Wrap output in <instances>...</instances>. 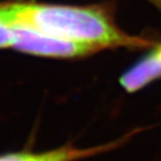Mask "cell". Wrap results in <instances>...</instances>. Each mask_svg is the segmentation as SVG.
<instances>
[{
    "label": "cell",
    "instance_id": "5",
    "mask_svg": "<svg viewBox=\"0 0 161 161\" xmlns=\"http://www.w3.org/2000/svg\"><path fill=\"white\" fill-rule=\"evenodd\" d=\"M149 1H150V3H152L154 6H157V7L161 9V0H149Z\"/></svg>",
    "mask_w": 161,
    "mask_h": 161
},
{
    "label": "cell",
    "instance_id": "2",
    "mask_svg": "<svg viewBox=\"0 0 161 161\" xmlns=\"http://www.w3.org/2000/svg\"><path fill=\"white\" fill-rule=\"evenodd\" d=\"M15 33L14 48L27 54L48 57H80L98 52V48L87 44L76 43L39 33L24 27H13Z\"/></svg>",
    "mask_w": 161,
    "mask_h": 161
},
{
    "label": "cell",
    "instance_id": "1",
    "mask_svg": "<svg viewBox=\"0 0 161 161\" xmlns=\"http://www.w3.org/2000/svg\"><path fill=\"white\" fill-rule=\"evenodd\" d=\"M0 21L10 27L28 28L98 49L119 46L140 48L150 44L122 31L105 10L94 7L5 3H0Z\"/></svg>",
    "mask_w": 161,
    "mask_h": 161
},
{
    "label": "cell",
    "instance_id": "4",
    "mask_svg": "<svg viewBox=\"0 0 161 161\" xmlns=\"http://www.w3.org/2000/svg\"><path fill=\"white\" fill-rule=\"evenodd\" d=\"M161 78V44L141 58L120 78L126 92H136L149 83Z\"/></svg>",
    "mask_w": 161,
    "mask_h": 161
},
{
    "label": "cell",
    "instance_id": "3",
    "mask_svg": "<svg viewBox=\"0 0 161 161\" xmlns=\"http://www.w3.org/2000/svg\"><path fill=\"white\" fill-rule=\"evenodd\" d=\"M123 142L124 139L90 148H80L73 144H65L45 151H11L0 154V161H80L113 150Z\"/></svg>",
    "mask_w": 161,
    "mask_h": 161
}]
</instances>
